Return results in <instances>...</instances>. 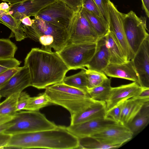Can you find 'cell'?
Listing matches in <instances>:
<instances>
[{"instance_id":"cell-6","label":"cell","mask_w":149,"mask_h":149,"mask_svg":"<svg viewBox=\"0 0 149 149\" xmlns=\"http://www.w3.org/2000/svg\"><path fill=\"white\" fill-rule=\"evenodd\" d=\"M123 26L128 44L135 55L144 40L149 36L146 31V19L144 17H139L130 11L124 15Z\"/></svg>"},{"instance_id":"cell-1","label":"cell","mask_w":149,"mask_h":149,"mask_svg":"<svg viewBox=\"0 0 149 149\" xmlns=\"http://www.w3.org/2000/svg\"><path fill=\"white\" fill-rule=\"evenodd\" d=\"M28 68L31 86L38 89L62 82L70 70L56 52L33 48L24 59Z\"/></svg>"},{"instance_id":"cell-41","label":"cell","mask_w":149,"mask_h":149,"mask_svg":"<svg viewBox=\"0 0 149 149\" xmlns=\"http://www.w3.org/2000/svg\"><path fill=\"white\" fill-rule=\"evenodd\" d=\"M15 116L0 115V126L8 122L14 118Z\"/></svg>"},{"instance_id":"cell-20","label":"cell","mask_w":149,"mask_h":149,"mask_svg":"<svg viewBox=\"0 0 149 149\" xmlns=\"http://www.w3.org/2000/svg\"><path fill=\"white\" fill-rule=\"evenodd\" d=\"M107 111L105 102L97 100L81 112L71 116L70 125L77 124L96 118L104 117Z\"/></svg>"},{"instance_id":"cell-40","label":"cell","mask_w":149,"mask_h":149,"mask_svg":"<svg viewBox=\"0 0 149 149\" xmlns=\"http://www.w3.org/2000/svg\"><path fill=\"white\" fill-rule=\"evenodd\" d=\"M134 98L143 100H149V88H142L141 92Z\"/></svg>"},{"instance_id":"cell-18","label":"cell","mask_w":149,"mask_h":149,"mask_svg":"<svg viewBox=\"0 0 149 149\" xmlns=\"http://www.w3.org/2000/svg\"><path fill=\"white\" fill-rule=\"evenodd\" d=\"M103 72L108 76L127 79L139 84L138 75L132 60L121 64L109 63Z\"/></svg>"},{"instance_id":"cell-17","label":"cell","mask_w":149,"mask_h":149,"mask_svg":"<svg viewBox=\"0 0 149 149\" xmlns=\"http://www.w3.org/2000/svg\"><path fill=\"white\" fill-rule=\"evenodd\" d=\"M109 63V54L105 36L98 39L95 52L85 67L88 70L103 72Z\"/></svg>"},{"instance_id":"cell-16","label":"cell","mask_w":149,"mask_h":149,"mask_svg":"<svg viewBox=\"0 0 149 149\" xmlns=\"http://www.w3.org/2000/svg\"><path fill=\"white\" fill-rule=\"evenodd\" d=\"M29 86H31V80L29 69L24 65L0 90V95L6 98L13 94L21 93Z\"/></svg>"},{"instance_id":"cell-42","label":"cell","mask_w":149,"mask_h":149,"mask_svg":"<svg viewBox=\"0 0 149 149\" xmlns=\"http://www.w3.org/2000/svg\"><path fill=\"white\" fill-rule=\"evenodd\" d=\"M14 123L13 119L0 126V133L4 132L7 129L13 125Z\"/></svg>"},{"instance_id":"cell-22","label":"cell","mask_w":149,"mask_h":149,"mask_svg":"<svg viewBox=\"0 0 149 149\" xmlns=\"http://www.w3.org/2000/svg\"><path fill=\"white\" fill-rule=\"evenodd\" d=\"M109 57V63L121 64L128 62L111 33L109 31L105 36Z\"/></svg>"},{"instance_id":"cell-7","label":"cell","mask_w":149,"mask_h":149,"mask_svg":"<svg viewBox=\"0 0 149 149\" xmlns=\"http://www.w3.org/2000/svg\"><path fill=\"white\" fill-rule=\"evenodd\" d=\"M75 13L65 3L57 0L44 8L34 17L68 30Z\"/></svg>"},{"instance_id":"cell-35","label":"cell","mask_w":149,"mask_h":149,"mask_svg":"<svg viewBox=\"0 0 149 149\" xmlns=\"http://www.w3.org/2000/svg\"><path fill=\"white\" fill-rule=\"evenodd\" d=\"M21 68L18 66L13 68L0 74V90L6 85L10 79Z\"/></svg>"},{"instance_id":"cell-9","label":"cell","mask_w":149,"mask_h":149,"mask_svg":"<svg viewBox=\"0 0 149 149\" xmlns=\"http://www.w3.org/2000/svg\"><path fill=\"white\" fill-rule=\"evenodd\" d=\"M68 31L67 44L95 42L99 38L81 10L75 13Z\"/></svg>"},{"instance_id":"cell-21","label":"cell","mask_w":149,"mask_h":149,"mask_svg":"<svg viewBox=\"0 0 149 149\" xmlns=\"http://www.w3.org/2000/svg\"><path fill=\"white\" fill-rule=\"evenodd\" d=\"M149 100L131 98L124 101L122 108L120 123L127 125L141 110Z\"/></svg>"},{"instance_id":"cell-19","label":"cell","mask_w":149,"mask_h":149,"mask_svg":"<svg viewBox=\"0 0 149 149\" xmlns=\"http://www.w3.org/2000/svg\"><path fill=\"white\" fill-rule=\"evenodd\" d=\"M9 6L6 3H0V23L10 29L16 40L20 41L27 38L22 22L16 19L9 13Z\"/></svg>"},{"instance_id":"cell-32","label":"cell","mask_w":149,"mask_h":149,"mask_svg":"<svg viewBox=\"0 0 149 149\" xmlns=\"http://www.w3.org/2000/svg\"><path fill=\"white\" fill-rule=\"evenodd\" d=\"M124 101L122 102L111 109L107 111L105 117L112 120L116 123H120Z\"/></svg>"},{"instance_id":"cell-39","label":"cell","mask_w":149,"mask_h":149,"mask_svg":"<svg viewBox=\"0 0 149 149\" xmlns=\"http://www.w3.org/2000/svg\"><path fill=\"white\" fill-rule=\"evenodd\" d=\"M11 136L4 132L0 133V149L5 148L6 147Z\"/></svg>"},{"instance_id":"cell-36","label":"cell","mask_w":149,"mask_h":149,"mask_svg":"<svg viewBox=\"0 0 149 149\" xmlns=\"http://www.w3.org/2000/svg\"><path fill=\"white\" fill-rule=\"evenodd\" d=\"M93 0L97 6L103 19L108 25V4L109 1L110 0Z\"/></svg>"},{"instance_id":"cell-2","label":"cell","mask_w":149,"mask_h":149,"mask_svg":"<svg viewBox=\"0 0 149 149\" xmlns=\"http://www.w3.org/2000/svg\"><path fill=\"white\" fill-rule=\"evenodd\" d=\"M77 137L64 126L36 132L12 135L5 148L78 149Z\"/></svg>"},{"instance_id":"cell-44","label":"cell","mask_w":149,"mask_h":149,"mask_svg":"<svg viewBox=\"0 0 149 149\" xmlns=\"http://www.w3.org/2000/svg\"><path fill=\"white\" fill-rule=\"evenodd\" d=\"M21 22L24 25L31 26L33 23V19H31L30 17H26L23 19Z\"/></svg>"},{"instance_id":"cell-25","label":"cell","mask_w":149,"mask_h":149,"mask_svg":"<svg viewBox=\"0 0 149 149\" xmlns=\"http://www.w3.org/2000/svg\"><path fill=\"white\" fill-rule=\"evenodd\" d=\"M111 79L107 78L100 85L95 87L87 88V92L92 99L106 101L111 88Z\"/></svg>"},{"instance_id":"cell-3","label":"cell","mask_w":149,"mask_h":149,"mask_svg":"<svg viewBox=\"0 0 149 149\" xmlns=\"http://www.w3.org/2000/svg\"><path fill=\"white\" fill-rule=\"evenodd\" d=\"M45 92L52 104L65 108L71 116L81 112L97 101L91 98L86 91L62 82L48 86Z\"/></svg>"},{"instance_id":"cell-23","label":"cell","mask_w":149,"mask_h":149,"mask_svg":"<svg viewBox=\"0 0 149 149\" xmlns=\"http://www.w3.org/2000/svg\"><path fill=\"white\" fill-rule=\"evenodd\" d=\"M149 122V102L146 103L132 120L126 126L133 136L141 132Z\"/></svg>"},{"instance_id":"cell-45","label":"cell","mask_w":149,"mask_h":149,"mask_svg":"<svg viewBox=\"0 0 149 149\" xmlns=\"http://www.w3.org/2000/svg\"><path fill=\"white\" fill-rule=\"evenodd\" d=\"M3 1L8 2L10 4H14L24 1L26 0H1Z\"/></svg>"},{"instance_id":"cell-4","label":"cell","mask_w":149,"mask_h":149,"mask_svg":"<svg viewBox=\"0 0 149 149\" xmlns=\"http://www.w3.org/2000/svg\"><path fill=\"white\" fill-rule=\"evenodd\" d=\"M13 120L14 124L4 133L12 135L52 130L57 126L39 111L22 110L17 112Z\"/></svg>"},{"instance_id":"cell-15","label":"cell","mask_w":149,"mask_h":149,"mask_svg":"<svg viewBox=\"0 0 149 149\" xmlns=\"http://www.w3.org/2000/svg\"><path fill=\"white\" fill-rule=\"evenodd\" d=\"M142 89V87L136 82L111 87L108 98L105 101L107 111L123 101L136 96Z\"/></svg>"},{"instance_id":"cell-31","label":"cell","mask_w":149,"mask_h":149,"mask_svg":"<svg viewBox=\"0 0 149 149\" xmlns=\"http://www.w3.org/2000/svg\"><path fill=\"white\" fill-rule=\"evenodd\" d=\"M85 70L87 77V88H93L101 85L108 78L103 72L87 69Z\"/></svg>"},{"instance_id":"cell-43","label":"cell","mask_w":149,"mask_h":149,"mask_svg":"<svg viewBox=\"0 0 149 149\" xmlns=\"http://www.w3.org/2000/svg\"><path fill=\"white\" fill-rule=\"evenodd\" d=\"M142 8L147 16L149 17V0H141Z\"/></svg>"},{"instance_id":"cell-27","label":"cell","mask_w":149,"mask_h":149,"mask_svg":"<svg viewBox=\"0 0 149 149\" xmlns=\"http://www.w3.org/2000/svg\"><path fill=\"white\" fill-rule=\"evenodd\" d=\"M51 104L49 99L44 92L37 96L30 97L24 110L39 111L40 109Z\"/></svg>"},{"instance_id":"cell-30","label":"cell","mask_w":149,"mask_h":149,"mask_svg":"<svg viewBox=\"0 0 149 149\" xmlns=\"http://www.w3.org/2000/svg\"><path fill=\"white\" fill-rule=\"evenodd\" d=\"M17 49L16 45L8 39H0V58H14Z\"/></svg>"},{"instance_id":"cell-33","label":"cell","mask_w":149,"mask_h":149,"mask_svg":"<svg viewBox=\"0 0 149 149\" xmlns=\"http://www.w3.org/2000/svg\"><path fill=\"white\" fill-rule=\"evenodd\" d=\"M20 62L14 58H0V74L20 65Z\"/></svg>"},{"instance_id":"cell-46","label":"cell","mask_w":149,"mask_h":149,"mask_svg":"<svg viewBox=\"0 0 149 149\" xmlns=\"http://www.w3.org/2000/svg\"><path fill=\"white\" fill-rule=\"evenodd\" d=\"M1 97H2L0 95V103L1 102Z\"/></svg>"},{"instance_id":"cell-28","label":"cell","mask_w":149,"mask_h":149,"mask_svg":"<svg viewBox=\"0 0 149 149\" xmlns=\"http://www.w3.org/2000/svg\"><path fill=\"white\" fill-rule=\"evenodd\" d=\"M20 93L13 94L0 103V115L15 116Z\"/></svg>"},{"instance_id":"cell-38","label":"cell","mask_w":149,"mask_h":149,"mask_svg":"<svg viewBox=\"0 0 149 149\" xmlns=\"http://www.w3.org/2000/svg\"><path fill=\"white\" fill-rule=\"evenodd\" d=\"M71 9L74 13L79 12L82 8L83 0H60Z\"/></svg>"},{"instance_id":"cell-12","label":"cell","mask_w":149,"mask_h":149,"mask_svg":"<svg viewBox=\"0 0 149 149\" xmlns=\"http://www.w3.org/2000/svg\"><path fill=\"white\" fill-rule=\"evenodd\" d=\"M132 60L139 85L142 88H149V36L142 42Z\"/></svg>"},{"instance_id":"cell-24","label":"cell","mask_w":149,"mask_h":149,"mask_svg":"<svg viewBox=\"0 0 149 149\" xmlns=\"http://www.w3.org/2000/svg\"><path fill=\"white\" fill-rule=\"evenodd\" d=\"M81 11L87 19L99 38L105 36L108 32V25L103 20L82 8Z\"/></svg>"},{"instance_id":"cell-29","label":"cell","mask_w":149,"mask_h":149,"mask_svg":"<svg viewBox=\"0 0 149 149\" xmlns=\"http://www.w3.org/2000/svg\"><path fill=\"white\" fill-rule=\"evenodd\" d=\"M78 149H116L117 146L101 143L91 137L78 138Z\"/></svg>"},{"instance_id":"cell-26","label":"cell","mask_w":149,"mask_h":149,"mask_svg":"<svg viewBox=\"0 0 149 149\" xmlns=\"http://www.w3.org/2000/svg\"><path fill=\"white\" fill-rule=\"evenodd\" d=\"M62 82L69 86L87 92V77L86 70L82 69L78 73L68 77L65 76Z\"/></svg>"},{"instance_id":"cell-34","label":"cell","mask_w":149,"mask_h":149,"mask_svg":"<svg viewBox=\"0 0 149 149\" xmlns=\"http://www.w3.org/2000/svg\"><path fill=\"white\" fill-rule=\"evenodd\" d=\"M82 8L100 19L104 20L97 6L93 0H83Z\"/></svg>"},{"instance_id":"cell-5","label":"cell","mask_w":149,"mask_h":149,"mask_svg":"<svg viewBox=\"0 0 149 149\" xmlns=\"http://www.w3.org/2000/svg\"><path fill=\"white\" fill-rule=\"evenodd\" d=\"M97 42L67 44L57 53L70 70H86L85 66L95 52Z\"/></svg>"},{"instance_id":"cell-14","label":"cell","mask_w":149,"mask_h":149,"mask_svg":"<svg viewBox=\"0 0 149 149\" xmlns=\"http://www.w3.org/2000/svg\"><path fill=\"white\" fill-rule=\"evenodd\" d=\"M115 123L104 117H100L81 123L70 125L67 130L78 138L91 137L100 131L109 124Z\"/></svg>"},{"instance_id":"cell-13","label":"cell","mask_w":149,"mask_h":149,"mask_svg":"<svg viewBox=\"0 0 149 149\" xmlns=\"http://www.w3.org/2000/svg\"><path fill=\"white\" fill-rule=\"evenodd\" d=\"M57 0H26L10 4L8 11L16 19L21 21L24 18L34 17L42 9Z\"/></svg>"},{"instance_id":"cell-8","label":"cell","mask_w":149,"mask_h":149,"mask_svg":"<svg viewBox=\"0 0 149 149\" xmlns=\"http://www.w3.org/2000/svg\"><path fill=\"white\" fill-rule=\"evenodd\" d=\"M108 12L109 31L119 46L127 61L132 60L135 55L129 46L125 35L123 26L124 14L119 11L110 0L108 4Z\"/></svg>"},{"instance_id":"cell-11","label":"cell","mask_w":149,"mask_h":149,"mask_svg":"<svg viewBox=\"0 0 149 149\" xmlns=\"http://www.w3.org/2000/svg\"><path fill=\"white\" fill-rule=\"evenodd\" d=\"M91 137L101 143L119 148L134 136L127 126L114 123L109 124Z\"/></svg>"},{"instance_id":"cell-37","label":"cell","mask_w":149,"mask_h":149,"mask_svg":"<svg viewBox=\"0 0 149 149\" xmlns=\"http://www.w3.org/2000/svg\"><path fill=\"white\" fill-rule=\"evenodd\" d=\"M26 92L22 91L19 95L16 107V111L24 110L30 97Z\"/></svg>"},{"instance_id":"cell-10","label":"cell","mask_w":149,"mask_h":149,"mask_svg":"<svg viewBox=\"0 0 149 149\" xmlns=\"http://www.w3.org/2000/svg\"><path fill=\"white\" fill-rule=\"evenodd\" d=\"M23 27L27 37L36 41H38V38L41 36H51L65 47L69 39V33L67 29L38 19L34 18L31 25H24Z\"/></svg>"}]
</instances>
